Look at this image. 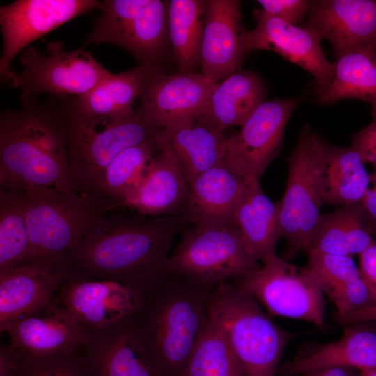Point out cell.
<instances>
[{
  "label": "cell",
  "mask_w": 376,
  "mask_h": 376,
  "mask_svg": "<svg viewBox=\"0 0 376 376\" xmlns=\"http://www.w3.org/2000/svg\"><path fill=\"white\" fill-rule=\"evenodd\" d=\"M181 214L127 220L108 217L64 260L68 279H102L150 290L165 274Z\"/></svg>",
  "instance_id": "6da1fadb"
},
{
  "label": "cell",
  "mask_w": 376,
  "mask_h": 376,
  "mask_svg": "<svg viewBox=\"0 0 376 376\" xmlns=\"http://www.w3.org/2000/svg\"><path fill=\"white\" fill-rule=\"evenodd\" d=\"M21 107L0 117V185L6 189L77 190L68 153L66 118L51 99L21 95ZM78 191V190H77Z\"/></svg>",
  "instance_id": "7a4b0ae2"
},
{
  "label": "cell",
  "mask_w": 376,
  "mask_h": 376,
  "mask_svg": "<svg viewBox=\"0 0 376 376\" xmlns=\"http://www.w3.org/2000/svg\"><path fill=\"white\" fill-rule=\"evenodd\" d=\"M212 289L165 274L132 319L162 376H180L187 365L205 330Z\"/></svg>",
  "instance_id": "3957f363"
},
{
  "label": "cell",
  "mask_w": 376,
  "mask_h": 376,
  "mask_svg": "<svg viewBox=\"0 0 376 376\" xmlns=\"http://www.w3.org/2000/svg\"><path fill=\"white\" fill-rule=\"evenodd\" d=\"M22 191L31 259L64 260L89 232L107 221L109 212L117 206L101 196L80 195L77 190L35 187Z\"/></svg>",
  "instance_id": "277c9868"
},
{
  "label": "cell",
  "mask_w": 376,
  "mask_h": 376,
  "mask_svg": "<svg viewBox=\"0 0 376 376\" xmlns=\"http://www.w3.org/2000/svg\"><path fill=\"white\" fill-rule=\"evenodd\" d=\"M209 314L223 330L244 376H276L295 334L277 325L253 296L226 281L212 290Z\"/></svg>",
  "instance_id": "5b68a950"
},
{
  "label": "cell",
  "mask_w": 376,
  "mask_h": 376,
  "mask_svg": "<svg viewBox=\"0 0 376 376\" xmlns=\"http://www.w3.org/2000/svg\"><path fill=\"white\" fill-rule=\"evenodd\" d=\"M330 146L305 125L287 159L286 189L277 203L281 237L287 242L286 260L308 250L324 203L323 179Z\"/></svg>",
  "instance_id": "8992f818"
},
{
  "label": "cell",
  "mask_w": 376,
  "mask_h": 376,
  "mask_svg": "<svg viewBox=\"0 0 376 376\" xmlns=\"http://www.w3.org/2000/svg\"><path fill=\"white\" fill-rule=\"evenodd\" d=\"M57 97L67 122L72 176L77 190L84 193L95 194L102 173L119 153L153 139L160 130L139 107L120 120H100L75 113L68 96Z\"/></svg>",
  "instance_id": "52a82bcc"
},
{
  "label": "cell",
  "mask_w": 376,
  "mask_h": 376,
  "mask_svg": "<svg viewBox=\"0 0 376 376\" xmlns=\"http://www.w3.org/2000/svg\"><path fill=\"white\" fill-rule=\"evenodd\" d=\"M235 224L198 227L184 231L164 265V274L183 276L214 288L261 267Z\"/></svg>",
  "instance_id": "ba28073f"
},
{
  "label": "cell",
  "mask_w": 376,
  "mask_h": 376,
  "mask_svg": "<svg viewBox=\"0 0 376 376\" xmlns=\"http://www.w3.org/2000/svg\"><path fill=\"white\" fill-rule=\"evenodd\" d=\"M169 1L105 0L84 45H116L140 65L158 68L169 42Z\"/></svg>",
  "instance_id": "9c48e42d"
},
{
  "label": "cell",
  "mask_w": 376,
  "mask_h": 376,
  "mask_svg": "<svg viewBox=\"0 0 376 376\" xmlns=\"http://www.w3.org/2000/svg\"><path fill=\"white\" fill-rule=\"evenodd\" d=\"M260 269L235 284L253 296L272 315L306 321L322 327L324 294L313 273L297 267L276 253L262 260Z\"/></svg>",
  "instance_id": "30bf717a"
},
{
  "label": "cell",
  "mask_w": 376,
  "mask_h": 376,
  "mask_svg": "<svg viewBox=\"0 0 376 376\" xmlns=\"http://www.w3.org/2000/svg\"><path fill=\"white\" fill-rule=\"evenodd\" d=\"M20 62L22 71L15 73L10 84L27 96L45 93L56 97L81 95L111 75L90 52L82 48L66 51L60 41L48 43L45 53L27 47Z\"/></svg>",
  "instance_id": "8fae6325"
},
{
  "label": "cell",
  "mask_w": 376,
  "mask_h": 376,
  "mask_svg": "<svg viewBox=\"0 0 376 376\" xmlns=\"http://www.w3.org/2000/svg\"><path fill=\"white\" fill-rule=\"evenodd\" d=\"M101 6V1L95 0H17L1 5V80L10 83L15 75L11 68L13 59L34 40Z\"/></svg>",
  "instance_id": "7c38bea8"
},
{
  "label": "cell",
  "mask_w": 376,
  "mask_h": 376,
  "mask_svg": "<svg viewBox=\"0 0 376 376\" xmlns=\"http://www.w3.org/2000/svg\"><path fill=\"white\" fill-rule=\"evenodd\" d=\"M303 100L297 97L264 101L227 139L228 164L242 176L260 180L281 151L286 125Z\"/></svg>",
  "instance_id": "4fadbf2b"
},
{
  "label": "cell",
  "mask_w": 376,
  "mask_h": 376,
  "mask_svg": "<svg viewBox=\"0 0 376 376\" xmlns=\"http://www.w3.org/2000/svg\"><path fill=\"white\" fill-rule=\"evenodd\" d=\"M150 290L111 280L67 279L56 298L85 329L98 330L132 320Z\"/></svg>",
  "instance_id": "5bb4252c"
},
{
  "label": "cell",
  "mask_w": 376,
  "mask_h": 376,
  "mask_svg": "<svg viewBox=\"0 0 376 376\" xmlns=\"http://www.w3.org/2000/svg\"><path fill=\"white\" fill-rule=\"evenodd\" d=\"M256 26L245 31L242 44L244 54L253 50H268L309 72L315 81L318 97L332 81L334 63L327 58L322 38L306 27H299L268 16L260 9L253 11Z\"/></svg>",
  "instance_id": "9a60e30c"
},
{
  "label": "cell",
  "mask_w": 376,
  "mask_h": 376,
  "mask_svg": "<svg viewBox=\"0 0 376 376\" xmlns=\"http://www.w3.org/2000/svg\"><path fill=\"white\" fill-rule=\"evenodd\" d=\"M86 376H162L132 320L85 332L73 354Z\"/></svg>",
  "instance_id": "2e32d148"
},
{
  "label": "cell",
  "mask_w": 376,
  "mask_h": 376,
  "mask_svg": "<svg viewBox=\"0 0 376 376\" xmlns=\"http://www.w3.org/2000/svg\"><path fill=\"white\" fill-rule=\"evenodd\" d=\"M218 82L202 72H155L139 97V108L158 129L196 120Z\"/></svg>",
  "instance_id": "e0dca14e"
},
{
  "label": "cell",
  "mask_w": 376,
  "mask_h": 376,
  "mask_svg": "<svg viewBox=\"0 0 376 376\" xmlns=\"http://www.w3.org/2000/svg\"><path fill=\"white\" fill-rule=\"evenodd\" d=\"M10 343L40 358L72 355L85 328L55 298L47 305L0 326Z\"/></svg>",
  "instance_id": "ac0fdd59"
},
{
  "label": "cell",
  "mask_w": 376,
  "mask_h": 376,
  "mask_svg": "<svg viewBox=\"0 0 376 376\" xmlns=\"http://www.w3.org/2000/svg\"><path fill=\"white\" fill-rule=\"evenodd\" d=\"M304 27L329 40L336 58L361 47L376 49V0L311 1Z\"/></svg>",
  "instance_id": "d6986e66"
},
{
  "label": "cell",
  "mask_w": 376,
  "mask_h": 376,
  "mask_svg": "<svg viewBox=\"0 0 376 376\" xmlns=\"http://www.w3.org/2000/svg\"><path fill=\"white\" fill-rule=\"evenodd\" d=\"M68 279L64 260L32 258L0 276V326L49 304Z\"/></svg>",
  "instance_id": "ffe728a7"
},
{
  "label": "cell",
  "mask_w": 376,
  "mask_h": 376,
  "mask_svg": "<svg viewBox=\"0 0 376 376\" xmlns=\"http://www.w3.org/2000/svg\"><path fill=\"white\" fill-rule=\"evenodd\" d=\"M240 2L207 1L201 48V72L216 82L240 70L244 52Z\"/></svg>",
  "instance_id": "44dd1931"
},
{
  "label": "cell",
  "mask_w": 376,
  "mask_h": 376,
  "mask_svg": "<svg viewBox=\"0 0 376 376\" xmlns=\"http://www.w3.org/2000/svg\"><path fill=\"white\" fill-rule=\"evenodd\" d=\"M189 186L188 199L180 213L184 223L198 227L235 224L244 177L226 159L199 174Z\"/></svg>",
  "instance_id": "7402d4cb"
},
{
  "label": "cell",
  "mask_w": 376,
  "mask_h": 376,
  "mask_svg": "<svg viewBox=\"0 0 376 376\" xmlns=\"http://www.w3.org/2000/svg\"><path fill=\"white\" fill-rule=\"evenodd\" d=\"M185 173L170 152L160 150L148 164L136 188L119 205L152 217L178 214L189 196Z\"/></svg>",
  "instance_id": "603a6c76"
},
{
  "label": "cell",
  "mask_w": 376,
  "mask_h": 376,
  "mask_svg": "<svg viewBox=\"0 0 376 376\" xmlns=\"http://www.w3.org/2000/svg\"><path fill=\"white\" fill-rule=\"evenodd\" d=\"M227 139L222 131L196 120L169 125L153 137L160 150L168 151L176 158L189 184L225 159Z\"/></svg>",
  "instance_id": "cb8c5ba5"
},
{
  "label": "cell",
  "mask_w": 376,
  "mask_h": 376,
  "mask_svg": "<svg viewBox=\"0 0 376 376\" xmlns=\"http://www.w3.org/2000/svg\"><path fill=\"white\" fill-rule=\"evenodd\" d=\"M160 68L139 65L126 72L111 74L88 93L68 97L71 109L88 118L118 120L131 115L151 76Z\"/></svg>",
  "instance_id": "d4e9b609"
},
{
  "label": "cell",
  "mask_w": 376,
  "mask_h": 376,
  "mask_svg": "<svg viewBox=\"0 0 376 376\" xmlns=\"http://www.w3.org/2000/svg\"><path fill=\"white\" fill-rule=\"evenodd\" d=\"M265 95V84L258 74L239 70L217 83L196 120L222 132L229 127L242 126Z\"/></svg>",
  "instance_id": "484cf974"
},
{
  "label": "cell",
  "mask_w": 376,
  "mask_h": 376,
  "mask_svg": "<svg viewBox=\"0 0 376 376\" xmlns=\"http://www.w3.org/2000/svg\"><path fill=\"white\" fill-rule=\"evenodd\" d=\"M308 254L306 267L316 276L324 294L334 304L337 322L340 324L350 314L374 305L352 257L317 252Z\"/></svg>",
  "instance_id": "4316f807"
},
{
  "label": "cell",
  "mask_w": 376,
  "mask_h": 376,
  "mask_svg": "<svg viewBox=\"0 0 376 376\" xmlns=\"http://www.w3.org/2000/svg\"><path fill=\"white\" fill-rule=\"evenodd\" d=\"M234 224L247 249L257 260L262 261L276 253L275 247L281 238L279 206L265 194L256 178H244Z\"/></svg>",
  "instance_id": "83f0119b"
},
{
  "label": "cell",
  "mask_w": 376,
  "mask_h": 376,
  "mask_svg": "<svg viewBox=\"0 0 376 376\" xmlns=\"http://www.w3.org/2000/svg\"><path fill=\"white\" fill-rule=\"evenodd\" d=\"M375 243L359 202L320 214L306 252L353 258Z\"/></svg>",
  "instance_id": "f1b7e54d"
},
{
  "label": "cell",
  "mask_w": 376,
  "mask_h": 376,
  "mask_svg": "<svg viewBox=\"0 0 376 376\" xmlns=\"http://www.w3.org/2000/svg\"><path fill=\"white\" fill-rule=\"evenodd\" d=\"M329 366L376 370V331L347 325L340 339L289 363L285 369L290 374L302 375Z\"/></svg>",
  "instance_id": "f546056e"
},
{
  "label": "cell",
  "mask_w": 376,
  "mask_h": 376,
  "mask_svg": "<svg viewBox=\"0 0 376 376\" xmlns=\"http://www.w3.org/2000/svg\"><path fill=\"white\" fill-rule=\"evenodd\" d=\"M332 81L317 102L329 104L345 99L370 104L376 117V49L361 47L336 58Z\"/></svg>",
  "instance_id": "4dcf8cb0"
},
{
  "label": "cell",
  "mask_w": 376,
  "mask_h": 376,
  "mask_svg": "<svg viewBox=\"0 0 376 376\" xmlns=\"http://www.w3.org/2000/svg\"><path fill=\"white\" fill-rule=\"evenodd\" d=\"M363 154L354 145L330 146L323 179L324 203L343 207L361 202L371 175Z\"/></svg>",
  "instance_id": "1f68e13d"
},
{
  "label": "cell",
  "mask_w": 376,
  "mask_h": 376,
  "mask_svg": "<svg viewBox=\"0 0 376 376\" xmlns=\"http://www.w3.org/2000/svg\"><path fill=\"white\" fill-rule=\"evenodd\" d=\"M207 1L168 2V38L180 72H195L201 66Z\"/></svg>",
  "instance_id": "d6a6232c"
},
{
  "label": "cell",
  "mask_w": 376,
  "mask_h": 376,
  "mask_svg": "<svg viewBox=\"0 0 376 376\" xmlns=\"http://www.w3.org/2000/svg\"><path fill=\"white\" fill-rule=\"evenodd\" d=\"M30 259L25 194L0 187V276Z\"/></svg>",
  "instance_id": "836d02e7"
},
{
  "label": "cell",
  "mask_w": 376,
  "mask_h": 376,
  "mask_svg": "<svg viewBox=\"0 0 376 376\" xmlns=\"http://www.w3.org/2000/svg\"><path fill=\"white\" fill-rule=\"evenodd\" d=\"M158 150L153 139L123 150L104 170L94 194L119 205L139 185L148 164Z\"/></svg>",
  "instance_id": "e575fe53"
},
{
  "label": "cell",
  "mask_w": 376,
  "mask_h": 376,
  "mask_svg": "<svg viewBox=\"0 0 376 376\" xmlns=\"http://www.w3.org/2000/svg\"><path fill=\"white\" fill-rule=\"evenodd\" d=\"M180 376H244L226 335L210 314L202 337Z\"/></svg>",
  "instance_id": "d590c367"
},
{
  "label": "cell",
  "mask_w": 376,
  "mask_h": 376,
  "mask_svg": "<svg viewBox=\"0 0 376 376\" xmlns=\"http://www.w3.org/2000/svg\"><path fill=\"white\" fill-rule=\"evenodd\" d=\"M17 376H86L72 355L40 358L22 353Z\"/></svg>",
  "instance_id": "8d00e7d4"
},
{
  "label": "cell",
  "mask_w": 376,
  "mask_h": 376,
  "mask_svg": "<svg viewBox=\"0 0 376 376\" xmlns=\"http://www.w3.org/2000/svg\"><path fill=\"white\" fill-rule=\"evenodd\" d=\"M261 11L265 15L296 25L308 14L311 1L258 0Z\"/></svg>",
  "instance_id": "74e56055"
},
{
  "label": "cell",
  "mask_w": 376,
  "mask_h": 376,
  "mask_svg": "<svg viewBox=\"0 0 376 376\" xmlns=\"http://www.w3.org/2000/svg\"><path fill=\"white\" fill-rule=\"evenodd\" d=\"M352 144L363 154L367 163L374 166L376 175V117L362 130L351 134Z\"/></svg>",
  "instance_id": "f35d334b"
},
{
  "label": "cell",
  "mask_w": 376,
  "mask_h": 376,
  "mask_svg": "<svg viewBox=\"0 0 376 376\" xmlns=\"http://www.w3.org/2000/svg\"><path fill=\"white\" fill-rule=\"evenodd\" d=\"M359 272L370 291L373 306H376V243L359 254Z\"/></svg>",
  "instance_id": "ab89813d"
},
{
  "label": "cell",
  "mask_w": 376,
  "mask_h": 376,
  "mask_svg": "<svg viewBox=\"0 0 376 376\" xmlns=\"http://www.w3.org/2000/svg\"><path fill=\"white\" fill-rule=\"evenodd\" d=\"M23 352L12 344L1 343L0 376H17L19 360Z\"/></svg>",
  "instance_id": "60d3db41"
},
{
  "label": "cell",
  "mask_w": 376,
  "mask_h": 376,
  "mask_svg": "<svg viewBox=\"0 0 376 376\" xmlns=\"http://www.w3.org/2000/svg\"><path fill=\"white\" fill-rule=\"evenodd\" d=\"M371 182L374 183L373 189H369L363 200L366 221L370 233L376 234V175H371Z\"/></svg>",
  "instance_id": "b9f144b4"
},
{
  "label": "cell",
  "mask_w": 376,
  "mask_h": 376,
  "mask_svg": "<svg viewBox=\"0 0 376 376\" xmlns=\"http://www.w3.org/2000/svg\"><path fill=\"white\" fill-rule=\"evenodd\" d=\"M303 376H360L356 369L344 366H329L308 372Z\"/></svg>",
  "instance_id": "7bdbcfd3"
},
{
  "label": "cell",
  "mask_w": 376,
  "mask_h": 376,
  "mask_svg": "<svg viewBox=\"0 0 376 376\" xmlns=\"http://www.w3.org/2000/svg\"><path fill=\"white\" fill-rule=\"evenodd\" d=\"M376 320V306L354 312L343 320L341 324L345 326L356 323Z\"/></svg>",
  "instance_id": "ee69618b"
},
{
  "label": "cell",
  "mask_w": 376,
  "mask_h": 376,
  "mask_svg": "<svg viewBox=\"0 0 376 376\" xmlns=\"http://www.w3.org/2000/svg\"><path fill=\"white\" fill-rule=\"evenodd\" d=\"M360 376H376V370H360Z\"/></svg>",
  "instance_id": "f6af8a7d"
}]
</instances>
